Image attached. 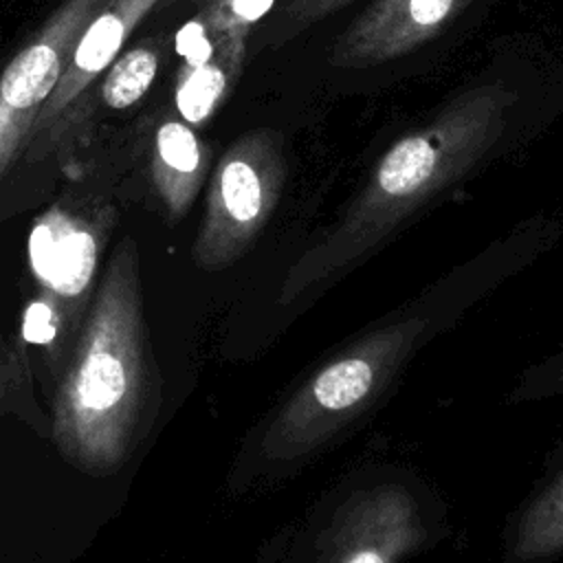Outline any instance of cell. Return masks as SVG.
Returning <instances> with one entry per match:
<instances>
[{
    "mask_svg": "<svg viewBox=\"0 0 563 563\" xmlns=\"http://www.w3.org/2000/svg\"><path fill=\"white\" fill-rule=\"evenodd\" d=\"M319 563H398L422 539L411 493L396 484L354 493L323 534Z\"/></svg>",
    "mask_w": 563,
    "mask_h": 563,
    "instance_id": "5",
    "label": "cell"
},
{
    "mask_svg": "<svg viewBox=\"0 0 563 563\" xmlns=\"http://www.w3.org/2000/svg\"><path fill=\"white\" fill-rule=\"evenodd\" d=\"M473 0H374L336 37L328 62L356 70L413 53L446 31Z\"/></svg>",
    "mask_w": 563,
    "mask_h": 563,
    "instance_id": "6",
    "label": "cell"
},
{
    "mask_svg": "<svg viewBox=\"0 0 563 563\" xmlns=\"http://www.w3.org/2000/svg\"><path fill=\"white\" fill-rule=\"evenodd\" d=\"M59 77V51L51 42H40L20 53L0 79L2 108L24 112L40 106Z\"/></svg>",
    "mask_w": 563,
    "mask_h": 563,
    "instance_id": "10",
    "label": "cell"
},
{
    "mask_svg": "<svg viewBox=\"0 0 563 563\" xmlns=\"http://www.w3.org/2000/svg\"><path fill=\"white\" fill-rule=\"evenodd\" d=\"M240 59L216 62L213 55L209 62L194 66L183 79L176 92V106L185 121L202 123L220 103L222 95L229 88V75L238 68Z\"/></svg>",
    "mask_w": 563,
    "mask_h": 563,
    "instance_id": "11",
    "label": "cell"
},
{
    "mask_svg": "<svg viewBox=\"0 0 563 563\" xmlns=\"http://www.w3.org/2000/svg\"><path fill=\"white\" fill-rule=\"evenodd\" d=\"M176 48L178 53L187 59L189 68L200 66L205 62L211 59L213 55V46L205 35V29L198 22H189L185 24L178 35H176Z\"/></svg>",
    "mask_w": 563,
    "mask_h": 563,
    "instance_id": "15",
    "label": "cell"
},
{
    "mask_svg": "<svg viewBox=\"0 0 563 563\" xmlns=\"http://www.w3.org/2000/svg\"><path fill=\"white\" fill-rule=\"evenodd\" d=\"M431 323V310L402 314L314 372L268 424L262 440L266 460L275 466L295 464L350 424L389 385Z\"/></svg>",
    "mask_w": 563,
    "mask_h": 563,
    "instance_id": "3",
    "label": "cell"
},
{
    "mask_svg": "<svg viewBox=\"0 0 563 563\" xmlns=\"http://www.w3.org/2000/svg\"><path fill=\"white\" fill-rule=\"evenodd\" d=\"M268 7H271V0H231L229 11L233 15V26L257 20Z\"/></svg>",
    "mask_w": 563,
    "mask_h": 563,
    "instance_id": "17",
    "label": "cell"
},
{
    "mask_svg": "<svg viewBox=\"0 0 563 563\" xmlns=\"http://www.w3.org/2000/svg\"><path fill=\"white\" fill-rule=\"evenodd\" d=\"M286 176L279 132L262 128L242 136L216 169L194 262L205 271H222L238 262L273 216Z\"/></svg>",
    "mask_w": 563,
    "mask_h": 563,
    "instance_id": "4",
    "label": "cell"
},
{
    "mask_svg": "<svg viewBox=\"0 0 563 563\" xmlns=\"http://www.w3.org/2000/svg\"><path fill=\"white\" fill-rule=\"evenodd\" d=\"M154 402V374L139 257L132 242L112 255L55 391L53 440L90 475L119 471L141 440Z\"/></svg>",
    "mask_w": 563,
    "mask_h": 563,
    "instance_id": "2",
    "label": "cell"
},
{
    "mask_svg": "<svg viewBox=\"0 0 563 563\" xmlns=\"http://www.w3.org/2000/svg\"><path fill=\"white\" fill-rule=\"evenodd\" d=\"M158 158L165 167L161 176V191L174 218L183 216L194 200L202 169L205 156L196 134L178 121H167L156 134Z\"/></svg>",
    "mask_w": 563,
    "mask_h": 563,
    "instance_id": "8",
    "label": "cell"
},
{
    "mask_svg": "<svg viewBox=\"0 0 563 563\" xmlns=\"http://www.w3.org/2000/svg\"><path fill=\"white\" fill-rule=\"evenodd\" d=\"M158 70V59L152 51L134 48L123 55L110 70L103 84V101L110 108H128L136 103L152 86Z\"/></svg>",
    "mask_w": 563,
    "mask_h": 563,
    "instance_id": "12",
    "label": "cell"
},
{
    "mask_svg": "<svg viewBox=\"0 0 563 563\" xmlns=\"http://www.w3.org/2000/svg\"><path fill=\"white\" fill-rule=\"evenodd\" d=\"M352 0H295V4L288 9L286 18L288 22L303 26L308 22H317L323 15H330L332 11L350 4Z\"/></svg>",
    "mask_w": 563,
    "mask_h": 563,
    "instance_id": "16",
    "label": "cell"
},
{
    "mask_svg": "<svg viewBox=\"0 0 563 563\" xmlns=\"http://www.w3.org/2000/svg\"><path fill=\"white\" fill-rule=\"evenodd\" d=\"M99 246L86 227L51 213L40 220L29 238V260L37 282L57 297L81 295L95 275Z\"/></svg>",
    "mask_w": 563,
    "mask_h": 563,
    "instance_id": "7",
    "label": "cell"
},
{
    "mask_svg": "<svg viewBox=\"0 0 563 563\" xmlns=\"http://www.w3.org/2000/svg\"><path fill=\"white\" fill-rule=\"evenodd\" d=\"M515 101L517 95L499 81L477 84L446 101L424 125L400 136L339 222L288 268L279 303L363 260L431 198L471 174L499 143Z\"/></svg>",
    "mask_w": 563,
    "mask_h": 563,
    "instance_id": "1",
    "label": "cell"
},
{
    "mask_svg": "<svg viewBox=\"0 0 563 563\" xmlns=\"http://www.w3.org/2000/svg\"><path fill=\"white\" fill-rule=\"evenodd\" d=\"M125 15L121 13H103L99 15L88 31L84 33L77 51H75V66L86 73L95 75L119 53L121 42L125 37Z\"/></svg>",
    "mask_w": 563,
    "mask_h": 563,
    "instance_id": "13",
    "label": "cell"
},
{
    "mask_svg": "<svg viewBox=\"0 0 563 563\" xmlns=\"http://www.w3.org/2000/svg\"><path fill=\"white\" fill-rule=\"evenodd\" d=\"M59 330V314L48 297L31 301L22 317V336L33 345H51Z\"/></svg>",
    "mask_w": 563,
    "mask_h": 563,
    "instance_id": "14",
    "label": "cell"
},
{
    "mask_svg": "<svg viewBox=\"0 0 563 563\" xmlns=\"http://www.w3.org/2000/svg\"><path fill=\"white\" fill-rule=\"evenodd\" d=\"M548 383H550L554 389H563V361L556 365V369L552 372V376L548 378Z\"/></svg>",
    "mask_w": 563,
    "mask_h": 563,
    "instance_id": "18",
    "label": "cell"
},
{
    "mask_svg": "<svg viewBox=\"0 0 563 563\" xmlns=\"http://www.w3.org/2000/svg\"><path fill=\"white\" fill-rule=\"evenodd\" d=\"M563 552V473L548 484L537 499L523 510L512 545L510 559L530 563L550 559Z\"/></svg>",
    "mask_w": 563,
    "mask_h": 563,
    "instance_id": "9",
    "label": "cell"
}]
</instances>
